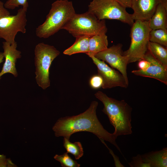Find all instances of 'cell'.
Masks as SVG:
<instances>
[{
    "instance_id": "cell-1",
    "label": "cell",
    "mask_w": 167,
    "mask_h": 167,
    "mask_svg": "<svg viewBox=\"0 0 167 167\" xmlns=\"http://www.w3.org/2000/svg\"><path fill=\"white\" fill-rule=\"evenodd\" d=\"M98 102H92L89 108L84 112L75 116L59 118L53 127L56 137L63 136L69 139L73 134L80 131L91 132L99 139L113 145L122 153L114 136L105 130L97 118L96 110Z\"/></svg>"
},
{
    "instance_id": "cell-2",
    "label": "cell",
    "mask_w": 167,
    "mask_h": 167,
    "mask_svg": "<svg viewBox=\"0 0 167 167\" xmlns=\"http://www.w3.org/2000/svg\"><path fill=\"white\" fill-rule=\"evenodd\" d=\"M95 97L104 105L102 112L106 115L110 124L114 128L113 133L115 138L119 136L132 133V108L124 100L120 101L108 96L101 91L95 94Z\"/></svg>"
},
{
    "instance_id": "cell-3",
    "label": "cell",
    "mask_w": 167,
    "mask_h": 167,
    "mask_svg": "<svg viewBox=\"0 0 167 167\" xmlns=\"http://www.w3.org/2000/svg\"><path fill=\"white\" fill-rule=\"evenodd\" d=\"M75 13L72 2L57 0L51 5L45 22L36 30V35L40 38H47L62 29Z\"/></svg>"
},
{
    "instance_id": "cell-4",
    "label": "cell",
    "mask_w": 167,
    "mask_h": 167,
    "mask_svg": "<svg viewBox=\"0 0 167 167\" xmlns=\"http://www.w3.org/2000/svg\"><path fill=\"white\" fill-rule=\"evenodd\" d=\"M62 29L66 30L75 38L106 33L107 31L105 20L98 19L88 11L82 14L75 13Z\"/></svg>"
},
{
    "instance_id": "cell-5",
    "label": "cell",
    "mask_w": 167,
    "mask_h": 167,
    "mask_svg": "<svg viewBox=\"0 0 167 167\" xmlns=\"http://www.w3.org/2000/svg\"><path fill=\"white\" fill-rule=\"evenodd\" d=\"M151 29L148 21L136 20L131 26V42L123 55L128 58L129 63L143 59L148 51L149 34Z\"/></svg>"
},
{
    "instance_id": "cell-6",
    "label": "cell",
    "mask_w": 167,
    "mask_h": 167,
    "mask_svg": "<svg viewBox=\"0 0 167 167\" xmlns=\"http://www.w3.org/2000/svg\"><path fill=\"white\" fill-rule=\"evenodd\" d=\"M60 54L54 46L40 43L35 49L36 79L38 86L45 89L50 85L49 70L51 63Z\"/></svg>"
},
{
    "instance_id": "cell-7",
    "label": "cell",
    "mask_w": 167,
    "mask_h": 167,
    "mask_svg": "<svg viewBox=\"0 0 167 167\" xmlns=\"http://www.w3.org/2000/svg\"><path fill=\"white\" fill-rule=\"evenodd\" d=\"M88 11L99 20L115 19L132 26L134 20L126 8L114 0H92Z\"/></svg>"
},
{
    "instance_id": "cell-8",
    "label": "cell",
    "mask_w": 167,
    "mask_h": 167,
    "mask_svg": "<svg viewBox=\"0 0 167 167\" xmlns=\"http://www.w3.org/2000/svg\"><path fill=\"white\" fill-rule=\"evenodd\" d=\"M27 10L22 7L18 10L16 15H8L0 19V38L11 44L15 41L18 32L26 33Z\"/></svg>"
},
{
    "instance_id": "cell-9",
    "label": "cell",
    "mask_w": 167,
    "mask_h": 167,
    "mask_svg": "<svg viewBox=\"0 0 167 167\" xmlns=\"http://www.w3.org/2000/svg\"><path fill=\"white\" fill-rule=\"evenodd\" d=\"M97 68L98 75L103 80L102 88L104 89L119 87L126 88L129 81L119 72L109 66L104 61L93 56L91 57Z\"/></svg>"
},
{
    "instance_id": "cell-10",
    "label": "cell",
    "mask_w": 167,
    "mask_h": 167,
    "mask_svg": "<svg viewBox=\"0 0 167 167\" xmlns=\"http://www.w3.org/2000/svg\"><path fill=\"white\" fill-rule=\"evenodd\" d=\"M122 45L118 44L96 54L94 56L101 60L106 62L113 68L117 69L129 81L127 67L129 63L128 57L123 55Z\"/></svg>"
},
{
    "instance_id": "cell-11",
    "label": "cell",
    "mask_w": 167,
    "mask_h": 167,
    "mask_svg": "<svg viewBox=\"0 0 167 167\" xmlns=\"http://www.w3.org/2000/svg\"><path fill=\"white\" fill-rule=\"evenodd\" d=\"M143 59L149 62L150 66L146 69L134 70L131 72L136 75L154 79L167 85V68L156 59L148 50Z\"/></svg>"
},
{
    "instance_id": "cell-12",
    "label": "cell",
    "mask_w": 167,
    "mask_h": 167,
    "mask_svg": "<svg viewBox=\"0 0 167 167\" xmlns=\"http://www.w3.org/2000/svg\"><path fill=\"white\" fill-rule=\"evenodd\" d=\"M161 2V0H132L131 8L134 11L133 19L148 21Z\"/></svg>"
},
{
    "instance_id": "cell-13",
    "label": "cell",
    "mask_w": 167,
    "mask_h": 167,
    "mask_svg": "<svg viewBox=\"0 0 167 167\" xmlns=\"http://www.w3.org/2000/svg\"><path fill=\"white\" fill-rule=\"evenodd\" d=\"M2 44L5 61L0 72V79L3 75L7 73L11 74L15 77H17L18 74L15 64L17 59L21 57V52L17 49V44L15 41L11 44L5 41L2 42Z\"/></svg>"
},
{
    "instance_id": "cell-14",
    "label": "cell",
    "mask_w": 167,
    "mask_h": 167,
    "mask_svg": "<svg viewBox=\"0 0 167 167\" xmlns=\"http://www.w3.org/2000/svg\"><path fill=\"white\" fill-rule=\"evenodd\" d=\"M143 161L151 167H167V148L159 151H152L141 155Z\"/></svg>"
},
{
    "instance_id": "cell-15",
    "label": "cell",
    "mask_w": 167,
    "mask_h": 167,
    "mask_svg": "<svg viewBox=\"0 0 167 167\" xmlns=\"http://www.w3.org/2000/svg\"><path fill=\"white\" fill-rule=\"evenodd\" d=\"M167 9L161 2L157 6L153 15L148 21L151 30L167 29Z\"/></svg>"
},
{
    "instance_id": "cell-16",
    "label": "cell",
    "mask_w": 167,
    "mask_h": 167,
    "mask_svg": "<svg viewBox=\"0 0 167 167\" xmlns=\"http://www.w3.org/2000/svg\"><path fill=\"white\" fill-rule=\"evenodd\" d=\"M89 45V51L87 54L90 58L107 49L108 41L106 33L97 34L91 36Z\"/></svg>"
},
{
    "instance_id": "cell-17",
    "label": "cell",
    "mask_w": 167,
    "mask_h": 167,
    "mask_svg": "<svg viewBox=\"0 0 167 167\" xmlns=\"http://www.w3.org/2000/svg\"><path fill=\"white\" fill-rule=\"evenodd\" d=\"M90 36H87L76 37L74 43L63 52L64 54L71 55L73 54L84 53L87 54L89 51V40Z\"/></svg>"
},
{
    "instance_id": "cell-18",
    "label": "cell",
    "mask_w": 167,
    "mask_h": 167,
    "mask_svg": "<svg viewBox=\"0 0 167 167\" xmlns=\"http://www.w3.org/2000/svg\"><path fill=\"white\" fill-rule=\"evenodd\" d=\"M148 50L156 59L167 68V48L158 44L149 41Z\"/></svg>"
},
{
    "instance_id": "cell-19",
    "label": "cell",
    "mask_w": 167,
    "mask_h": 167,
    "mask_svg": "<svg viewBox=\"0 0 167 167\" xmlns=\"http://www.w3.org/2000/svg\"><path fill=\"white\" fill-rule=\"evenodd\" d=\"M63 143L67 152L74 155L76 160L79 159L83 156L84 151L80 142H75L72 143L70 141L69 139L64 138Z\"/></svg>"
},
{
    "instance_id": "cell-20",
    "label": "cell",
    "mask_w": 167,
    "mask_h": 167,
    "mask_svg": "<svg viewBox=\"0 0 167 167\" xmlns=\"http://www.w3.org/2000/svg\"><path fill=\"white\" fill-rule=\"evenodd\" d=\"M149 41L167 47V29H158L151 30L149 36Z\"/></svg>"
},
{
    "instance_id": "cell-21",
    "label": "cell",
    "mask_w": 167,
    "mask_h": 167,
    "mask_svg": "<svg viewBox=\"0 0 167 167\" xmlns=\"http://www.w3.org/2000/svg\"><path fill=\"white\" fill-rule=\"evenodd\" d=\"M54 158L59 161L63 167H79L80 165L76 161L73 160L67 152L61 155H56Z\"/></svg>"
},
{
    "instance_id": "cell-22",
    "label": "cell",
    "mask_w": 167,
    "mask_h": 167,
    "mask_svg": "<svg viewBox=\"0 0 167 167\" xmlns=\"http://www.w3.org/2000/svg\"><path fill=\"white\" fill-rule=\"evenodd\" d=\"M27 0H7L4 4L5 8L7 9L13 10L16 7L21 5L23 7L28 8V3Z\"/></svg>"
},
{
    "instance_id": "cell-23",
    "label": "cell",
    "mask_w": 167,
    "mask_h": 167,
    "mask_svg": "<svg viewBox=\"0 0 167 167\" xmlns=\"http://www.w3.org/2000/svg\"><path fill=\"white\" fill-rule=\"evenodd\" d=\"M131 167H151L149 163L144 162L142 159L141 155L138 154L133 156L131 162L128 163Z\"/></svg>"
},
{
    "instance_id": "cell-24",
    "label": "cell",
    "mask_w": 167,
    "mask_h": 167,
    "mask_svg": "<svg viewBox=\"0 0 167 167\" xmlns=\"http://www.w3.org/2000/svg\"><path fill=\"white\" fill-rule=\"evenodd\" d=\"M103 83L102 77L98 74L92 76L89 80V84L94 89H97L101 87Z\"/></svg>"
},
{
    "instance_id": "cell-25",
    "label": "cell",
    "mask_w": 167,
    "mask_h": 167,
    "mask_svg": "<svg viewBox=\"0 0 167 167\" xmlns=\"http://www.w3.org/2000/svg\"><path fill=\"white\" fill-rule=\"evenodd\" d=\"M101 142L105 144L106 147L108 148L109 151V153L113 157L115 165L116 167H125L122 163L120 162L119 157L116 156L113 152L112 150L109 148L105 143L104 141V140L100 139Z\"/></svg>"
},
{
    "instance_id": "cell-26",
    "label": "cell",
    "mask_w": 167,
    "mask_h": 167,
    "mask_svg": "<svg viewBox=\"0 0 167 167\" xmlns=\"http://www.w3.org/2000/svg\"><path fill=\"white\" fill-rule=\"evenodd\" d=\"M9 15H10V12L4 7V3L0 0V19Z\"/></svg>"
},
{
    "instance_id": "cell-27",
    "label": "cell",
    "mask_w": 167,
    "mask_h": 167,
    "mask_svg": "<svg viewBox=\"0 0 167 167\" xmlns=\"http://www.w3.org/2000/svg\"><path fill=\"white\" fill-rule=\"evenodd\" d=\"M150 65V62L144 59L139 61L138 63V66L139 69L142 70L146 69Z\"/></svg>"
},
{
    "instance_id": "cell-28",
    "label": "cell",
    "mask_w": 167,
    "mask_h": 167,
    "mask_svg": "<svg viewBox=\"0 0 167 167\" xmlns=\"http://www.w3.org/2000/svg\"><path fill=\"white\" fill-rule=\"evenodd\" d=\"M125 8H131L132 0H114Z\"/></svg>"
},
{
    "instance_id": "cell-29",
    "label": "cell",
    "mask_w": 167,
    "mask_h": 167,
    "mask_svg": "<svg viewBox=\"0 0 167 167\" xmlns=\"http://www.w3.org/2000/svg\"><path fill=\"white\" fill-rule=\"evenodd\" d=\"M4 58L3 53L0 52V64L3 61Z\"/></svg>"
}]
</instances>
